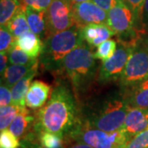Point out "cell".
<instances>
[{
    "mask_svg": "<svg viewBox=\"0 0 148 148\" xmlns=\"http://www.w3.org/2000/svg\"><path fill=\"white\" fill-rule=\"evenodd\" d=\"M147 148H148V147H147Z\"/></svg>",
    "mask_w": 148,
    "mask_h": 148,
    "instance_id": "f35d334b",
    "label": "cell"
},
{
    "mask_svg": "<svg viewBox=\"0 0 148 148\" xmlns=\"http://www.w3.org/2000/svg\"><path fill=\"white\" fill-rule=\"evenodd\" d=\"M127 101L132 107L148 109V78L132 86Z\"/></svg>",
    "mask_w": 148,
    "mask_h": 148,
    "instance_id": "ac0fdd59",
    "label": "cell"
},
{
    "mask_svg": "<svg viewBox=\"0 0 148 148\" xmlns=\"http://www.w3.org/2000/svg\"><path fill=\"white\" fill-rule=\"evenodd\" d=\"M81 32L84 41L92 47L100 45L101 43L116 35L107 24L87 25L81 29Z\"/></svg>",
    "mask_w": 148,
    "mask_h": 148,
    "instance_id": "7c38bea8",
    "label": "cell"
},
{
    "mask_svg": "<svg viewBox=\"0 0 148 148\" xmlns=\"http://www.w3.org/2000/svg\"><path fill=\"white\" fill-rule=\"evenodd\" d=\"M148 127L132 138L126 144L124 148H147Z\"/></svg>",
    "mask_w": 148,
    "mask_h": 148,
    "instance_id": "4316f807",
    "label": "cell"
},
{
    "mask_svg": "<svg viewBox=\"0 0 148 148\" xmlns=\"http://www.w3.org/2000/svg\"><path fill=\"white\" fill-rule=\"evenodd\" d=\"M39 143L41 148H64V138L49 132H38Z\"/></svg>",
    "mask_w": 148,
    "mask_h": 148,
    "instance_id": "7402d4cb",
    "label": "cell"
},
{
    "mask_svg": "<svg viewBox=\"0 0 148 148\" xmlns=\"http://www.w3.org/2000/svg\"><path fill=\"white\" fill-rule=\"evenodd\" d=\"M8 59L12 64L33 66L38 64L37 58L30 57L18 46V45L16 44V39L15 43L13 44V45L8 50Z\"/></svg>",
    "mask_w": 148,
    "mask_h": 148,
    "instance_id": "ffe728a7",
    "label": "cell"
},
{
    "mask_svg": "<svg viewBox=\"0 0 148 148\" xmlns=\"http://www.w3.org/2000/svg\"><path fill=\"white\" fill-rule=\"evenodd\" d=\"M78 120L72 91L65 85H58L49 100L37 113L35 132H49L64 138L73 129Z\"/></svg>",
    "mask_w": 148,
    "mask_h": 148,
    "instance_id": "6da1fadb",
    "label": "cell"
},
{
    "mask_svg": "<svg viewBox=\"0 0 148 148\" xmlns=\"http://www.w3.org/2000/svg\"><path fill=\"white\" fill-rule=\"evenodd\" d=\"M15 37L9 32L6 26L1 27L0 29V51L1 52H8L13 44L16 41Z\"/></svg>",
    "mask_w": 148,
    "mask_h": 148,
    "instance_id": "d4e9b609",
    "label": "cell"
},
{
    "mask_svg": "<svg viewBox=\"0 0 148 148\" xmlns=\"http://www.w3.org/2000/svg\"><path fill=\"white\" fill-rule=\"evenodd\" d=\"M25 12L31 32L36 34L40 38L48 37L46 11H40L32 7L25 6Z\"/></svg>",
    "mask_w": 148,
    "mask_h": 148,
    "instance_id": "4fadbf2b",
    "label": "cell"
},
{
    "mask_svg": "<svg viewBox=\"0 0 148 148\" xmlns=\"http://www.w3.org/2000/svg\"><path fill=\"white\" fill-rule=\"evenodd\" d=\"M116 47L117 43L115 40H107L97 46V49L94 53V56L96 59L105 61L114 55V53L116 51Z\"/></svg>",
    "mask_w": 148,
    "mask_h": 148,
    "instance_id": "cb8c5ba5",
    "label": "cell"
},
{
    "mask_svg": "<svg viewBox=\"0 0 148 148\" xmlns=\"http://www.w3.org/2000/svg\"><path fill=\"white\" fill-rule=\"evenodd\" d=\"M91 49L82 44L65 57L62 72L67 74L74 90H82L95 77L97 62Z\"/></svg>",
    "mask_w": 148,
    "mask_h": 148,
    "instance_id": "3957f363",
    "label": "cell"
},
{
    "mask_svg": "<svg viewBox=\"0 0 148 148\" xmlns=\"http://www.w3.org/2000/svg\"><path fill=\"white\" fill-rule=\"evenodd\" d=\"M73 8L75 26L79 29L90 24H107L108 13L93 2L73 4Z\"/></svg>",
    "mask_w": 148,
    "mask_h": 148,
    "instance_id": "9c48e42d",
    "label": "cell"
},
{
    "mask_svg": "<svg viewBox=\"0 0 148 148\" xmlns=\"http://www.w3.org/2000/svg\"><path fill=\"white\" fill-rule=\"evenodd\" d=\"M134 47L119 43V46L111 58L103 61L98 71V81L108 83L120 79L122 73L133 52Z\"/></svg>",
    "mask_w": 148,
    "mask_h": 148,
    "instance_id": "ba28073f",
    "label": "cell"
},
{
    "mask_svg": "<svg viewBox=\"0 0 148 148\" xmlns=\"http://www.w3.org/2000/svg\"><path fill=\"white\" fill-rule=\"evenodd\" d=\"M90 0H72L73 4H77V3H83V2H87Z\"/></svg>",
    "mask_w": 148,
    "mask_h": 148,
    "instance_id": "d590c367",
    "label": "cell"
},
{
    "mask_svg": "<svg viewBox=\"0 0 148 148\" xmlns=\"http://www.w3.org/2000/svg\"><path fill=\"white\" fill-rule=\"evenodd\" d=\"M118 1L119 0H92V2L95 3L96 5L108 12L116 5L118 3Z\"/></svg>",
    "mask_w": 148,
    "mask_h": 148,
    "instance_id": "1f68e13d",
    "label": "cell"
},
{
    "mask_svg": "<svg viewBox=\"0 0 148 148\" xmlns=\"http://www.w3.org/2000/svg\"><path fill=\"white\" fill-rule=\"evenodd\" d=\"M83 43L84 40L81 29L76 26L50 35L44 42L40 53L41 64L49 70L54 72L62 71V65L65 57Z\"/></svg>",
    "mask_w": 148,
    "mask_h": 148,
    "instance_id": "7a4b0ae2",
    "label": "cell"
},
{
    "mask_svg": "<svg viewBox=\"0 0 148 148\" xmlns=\"http://www.w3.org/2000/svg\"><path fill=\"white\" fill-rule=\"evenodd\" d=\"M72 0H53L46 11L48 36L75 26Z\"/></svg>",
    "mask_w": 148,
    "mask_h": 148,
    "instance_id": "52a82bcc",
    "label": "cell"
},
{
    "mask_svg": "<svg viewBox=\"0 0 148 148\" xmlns=\"http://www.w3.org/2000/svg\"><path fill=\"white\" fill-rule=\"evenodd\" d=\"M16 44L25 53L34 58H36L41 53L44 45L41 38L32 32H28L18 37Z\"/></svg>",
    "mask_w": 148,
    "mask_h": 148,
    "instance_id": "9a60e30c",
    "label": "cell"
},
{
    "mask_svg": "<svg viewBox=\"0 0 148 148\" xmlns=\"http://www.w3.org/2000/svg\"><path fill=\"white\" fill-rule=\"evenodd\" d=\"M148 78V48L138 43L120 77V83L126 87H132Z\"/></svg>",
    "mask_w": 148,
    "mask_h": 148,
    "instance_id": "8992f818",
    "label": "cell"
},
{
    "mask_svg": "<svg viewBox=\"0 0 148 148\" xmlns=\"http://www.w3.org/2000/svg\"><path fill=\"white\" fill-rule=\"evenodd\" d=\"M68 137L77 143L87 144L93 148H124L130 140L122 129L107 132L89 126L85 122L77 123Z\"/></svg>",
    "mask_w": 148,
    "mask_h": 148,
    "instance_id": "277c9868",
    "label": "cell"
},
{
    "mask_svg": "<svg viewBox=\"0 0 148 148\" xmlns=\"http://www.w3.org/2000/svg\"><path fill=\"white\" fill-rule=\"evenodd\" d=\"M142 21L144 24H148V0H145L142 13Z\"/></svg>",
    "mask_w": 148,
    "mask_h": 148,
    "instance_id": "836d02e7",
    "label": "cell"
},
{
    "mask_svg": "<svg viewBox=\"0 0 148 148\" xmlns=\"http://www.w3.org/2000/svg\"><path fill=\"white\" fill-rule=\"evenodd\" d=\"M38 64L33 66L27 65H18V64H11L6 68L2 78H3V84H5L9 88H12L14 85L17 83L20 80L27 76L29 73L33 70L37 69Z\"/></svg>",
    "mask_w": 148,
    "mask_h": 148,
    "instance_id": "e0dca14e",
    "label": "cell"
},
{
    "mask_svg": "<svg viewBox=\"0 0 148 148\" xmlns=\"http://www.w3.org/2000/svg\"><path fill=\"white\" fill-rule=\"evenodd\" d=\"M126 2L133 12L136 20L142 19V13L145 0H126Z\"/></svg>",
    "mask_w": 148,
    "mask_h": 148,
    "instance_id": "f546056e",
    "label": "cell"
},
{
    "mask_svg": "<svg viewBox=\"0 0 148 148\" xmlns=\"http://www.w3.org/2000/svg\"><path fill=\"white\" fill-rule=\"evenodd\" d=\"M123 1H125V2H126V0H123Z\"/></svg>",
    "mask_w": 148,
    "mask_h": 148,
    "instance_id": "8d00e7d4",
    "label": "cell"
},
{
    "mask_svg": "<svg viewBox=\"0 0 148 148\" xmlns=\"http://www.w3.org/2000/svg\"><path fill=\"white\" fill-rule=\"evenodd\" d=\"M7 62H8V56L7 53L1 52L0 53V72L1 75H3V73H4L6 68H7Z\"/></svg>",
    "mask_w": 148,
    "mask_h": 148,
    "instance_id": "d6a6232c",
    "label": "cell"
},
{
    "mask_svg": "<svg viewBox=\"0 0 148 148\" xmlns=\"http://www.w3.org/2000/svg\"><path fill=\"white\" fill-rule=\"evenodd\" d=\"M51 92V86L40 80L32 82L26 96V106L32 109H40L45 105Z\"/></svg>",
    "mask_w": 148,
    "mask_h": 148,
    "instance_id": "8fae6325",
    "label": "cell"
},
{
    "mask_svg": "<svg viewBox=\"0 0 148 148\" xmlns=\"http://www.w3.org/2000/svg\"><path fill=\"white\" fill-rule=\"evenodd\" d=\"M130 105L127 101L111 99L104 102L85 123L89 126L107 132L120 130L123 127Z\"/></svg>",
    "mask_w": 148,
    "mask_h": 148,
    "instance_id": "5b68a950",
    "label": "cell"
},
{
    "mask_svg": "<svg viewBox=\"0 0 148 148\" xmlns=\"http://www.w3.org/2000/svg\"><path fill=\"white\" fill-rule=\"evenodd\" d=\"M37 69L33 70L29 73L27 76L22 77L17 83L14 85L11 89L12 93V105L19 106V107H25L26 106V96L28 91V89L32 84V81L36 73Z\"/></svg>",
    "mask_w": 148,
    "mask_h": 148,
    "instance_id": "2e32d148",
    "label": "cell"
},
{
    "mask_svg": "<svg viewBox=\"0 0 148 148\" xmlns=\"http://www.w3.org/2000/svg\"><path fill=\"white\" fill-rule=\"evenodd\" d=\"M148 127V109L130 107L123 127L121 129L129 139Z\"/></svg>",
    "mask_w": 148,
    "mask_h": 148,
    "instance_id": "30bf717a",
    "label": "cell"
},
{
    "mask_svg": "<svg viewBox=\"0 0 148 148\" xmlns=\"http://www.w3.org/2000/svg\"><path fill=\"white\" fill-rule=\"evenodd\" d=\"M12 103V93L9 90V87L5 84H1L0 86V106H8Z\"/></svg>",
    "mask_w": 148,
    "mask_h": 148,
    "instance_id": "4dcf8cb0",
    "label": "cell"
},
{
    "mask_svg": "<svg viewBox=\"0 0 148 148\" xmlns=\"http://www.w3.org/2000/svg\"><path fill=\"white\" fill-rule=\"evenodd\" d=\"M147 48H148V43H147Z\"/></svg>",
    "mask_w": 148,
    "mask_h": 148,
    "instance_id": "74e56055",
    "label": "cell"
},
{
    "mask_svg": "<svg viewBox=\"0 0 148 148\" xmlns=\"http://www.w3.org/2000/svg\"><path fill=\"white\" fill-rule=\"evenodd\" d=\"M21 5L19 0L0 1V23L1 27L7 26Z\"/></svg>",
    "mask_w": 148,
    "mask_h": 148,
    "instance_id": "44dd1931",
    "label": "cell"
},
{
    "mask_svg": "<svg viewBox=\"0 0 148 148\" xmlns=\"http://www.w3.org/2000/svg\"><path fill=\"white\" fill-rule=\"evenodd\" d=\"M21 143L18 138L8 129L1 131L0 134V147L1 148H18Z\"/></svg>",
    "mask_w": 148,
    "mask_h": 148,
    "instance_id": "484cf974",
    "label": "cell"
},
{
    "mask_svg": "<svg viewBox=\"0 0 148 148\" xmlns=\"http://www.w3.org/2000/svg\"><path fill=\"white\" fill-rule=\"evenodd\" d=\"M6 27H8L9 32L15 38L23 36L24 34L29 32V30H31L26 16L25 5H20L18 9L16 10V13Z\"/></svg>",
    "mask_w": 148,
    "mask_h": 148,
    "instance_id": "d6986e66",
    "label": "cell"
},
{
    "mask_svg": "<svg viewBox=\"0 0 148 148\" xmlns=\"http://www.w3.org/2000/svg\"><path fill=\"white\" fill-rule=\"evenodd\" d=\"M68 148H93V147H91L90 146L87 145V144H85V143H77L76 144H73V145L70 146V147Z\"/></svg>",
    "mask_w": 148,
    "mask_h": 148,
    "instance_id": "e575fe53",
    "label": "cell"
},
{
    "mask_svg": "<svg viewBox=\"0 0 148 148\" xmlns=\"http://www.w3.org/2000/svg\"><path fill=\"white\" fill-rule=\"evenodd\" d=\"M18 148H41L39 143L38 133L30 132L25 138L21 139L20 147Z\"/></svg>",
    "mask_w": 148,
    "mask_h": 148,
    "instance_id": "f1b7e54d",
    "label": "cell"
},
{
    "mask_svg": "<svg viewBox=\"0 0 148 148\" xmlns=\"http://www.w3.org/2000/svg\"><path fill=\"white\" fill-rule=\"evenodd\" d=\"M21 4L32 7L40 11H47L53 0H19Z\"/></svg>",
    "mask_w": 148,
    "mask_h": 148,
    "instance_id": "83f0119b",
    "label": "cell"
},
{
    "mask_svg": "<svg viewBox=\"0 0 148 148\" xmlns=\"http://www.w3.org/2000/svg\"><path fill=\"white\" fill-rule=\"evenodd\" d=\"M21 107L11 105L1 107L0 110V129L1 131L7 129L12 122L21 110Z\"/></svg>",
    "mask_w": 148,
    "mask_h": 148,
    "instance_id": "603a6c76",
    "label": "cell"
},
{
    "mask_svg": "<svg viewBox=\"0 0 148 148\" xmlns=\"http://www.w3.org/2000/svg\"><path fill=\"white\" fill-rule=\"evenodd\" d=\"M35 125V117L31 114L26 107H22L9 126V130L16 138H25L30 133L32 126Z\"/></svg>",
    "mask_w": 148,
    "mask_h": 148,
    "instance_id": "5bb4252c",
    "label": "cell"
}]
</instances>
